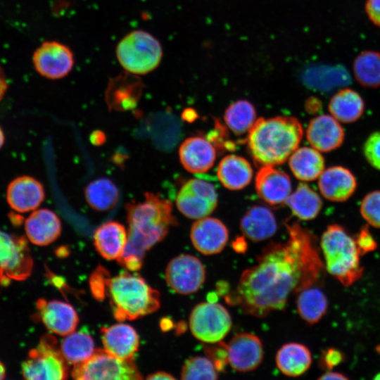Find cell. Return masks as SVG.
I'll return each instance as SVG.
<instances>
[{"instance_id": "cell-4", "label": "cell", "mask_w": 380, "mask_h": 380, "mask_svg": "<svg viewBox=\"0 0 380 380\" xmlns=\"http://www.w3.org/2000/svg\"><path fill=\"white\" fill-rule=\"evenodd\" d=\"M303 135L302 125L294 117L260 118L248 132L247 145L256 165L275 166L289 159Z\"/></svg>"}, {"instance_id": "cell-26", "label": "cell", "mask_w": 380, "mask_h": 380, "mask_svg": "<svg viewBox=\"0 0 380 380\" xmlns=\"http://www.w3.org/2000/svg\"><path fill=\"white\" fill-rule=\"evenodd\" d=\"M240 229L243 235L253 241H260L272 236L277 229L272 212L260 205L251 207L240 221Z\"/></svg>"}, {"instance_id": "cell-27", "label": "cell", "mask_w": 380, "mask_h": 380, "mask_svg": "<svg viewBox=\"0 0 380 380\" xmlns=\"http://www.w3.org/2000/svg\"><path fill=\"white\" fill-rule=\"evenodd\" d=\"M217 176L227 189L240 190L251 182L253 169L244 158L230 154L224 156L219 163Z\"/></svg>"}, {"instance_id": "cell-48", "label": "cell", "mask_w": 380, "mask_h": 380, "mask_svg": "<svg viewBox=\"0 0 380 380\" xmlns=\"http://www.w3.org/2000/svg\"><path fill=\"white\" fill-rule=\"evenodd\" d=\"M7 87H8L7 82H6L5 75L4 74L3 70L1 67L0 66V101L3 99L6 91Z\"/></svg>"}, {"instance_id": "cell-42", "label": "cell", "mask_w": 380, "mask_h": 380, "mask_svg": "<svg viewBox=\"0 0 380 380\" xmlns=\"http://www.w3.org/2000/svg\"><path fill=\"white\" fill-rule=\"evenodd\" d=\"M206 353L217 371H222L228 363L226 344L222 342L212 348H207Z\"/></svg>"}, {"instance_id": "cell-11", "label": "cell", "mask_w": 380, "mask_h": 380, "mask_svg": "<svg viewBox=\"0 0 380 380\" xmlns=\"http://www.w3.org/2000/svg\"><path fill=\"white\" fill-rule=\"evenodd\" d=\"M215 186L201 179H191L179 189L176 205L185 217L198 220L210 215L217 205Z\"/></svg>"}, {"instance_id": "cell-6", "label": "cell", "mask_w": 380, "mask_h": 380, "mask_svg": "<svg viewBox=\"0 0 380 380\" xmlns=\"http://www.w3.org/2000/svg\"><path fill=\"white\" fill-rule=\"evenodd\" d=\"M115 56L125 72L138 76L150 73L160 65L163 50L159 40L153 34L135 30L118 42Z\"/></svg>"}, {"instance_id": "cell-21", "label": "cell", "mask_w": 380, "mask_h": 380, "mask_svg": "<svg viewBox=\"0 0 380 380\" xmlns=\"http://www.w3.org/2000/svg\"><path fill=\"white\" fill-rule=\"evenodd\" d=\"M61 229L58 215L46 208L33 210L25 221L26 237L37 246H47L53 243L60 236Z\"/></svg>"}, {"instance_id": "cell-7", "label": "cell", "mask_w": 380, "mask_h": 380, "mask_svg": "<svg viewBox=\"0 0 380 380\" xmlns=\"http://www.w3.org/2000/svg\"><path fill=\"white\" fill-rule=\"evenodd\" d=\"M21 372L24 379L28 380H63L68 377V363L54 336H42L22 363Z\"/></svg>"}, {"instance_id": "cell-16", "label": "cell", "mask_w": 380, "mask_h": 380, "mask_svg": "<svg viewBox=\"0 0 380 380\" xmlns=\"http://www.w3.org/2000/svg\"><path fill=\"white\" fill-rule=\"evenodd\" d=\"M38 316L51 333L67 336L75 331L79 317L74 308L65 302L39 299L37 302Z\"/></svg>"}, {"instance_id": "cell-34", "label": "cell", "mask_w": 380, "mask_h": 380, "mask_svg": "<svg viewBox=\"0 0 380 380\" xmlns=\"http://www.w3.org/2000/svg\"><path fill=\"white\" fill-rule=\"evenodd\" d=\"M60 350L67 362L73 365L87 360L96 350L92 337L84 331H73L65 336Z\"/></svg>"}, {"instance_id": "cell-47", "label": "cell", "mask_w": 380, "mask_h": 380, "mask_svg": "<svg viewBox=\"0 0 380 380\" xmlns=\"http://www.w3.org/2000/svg\"><path fill=\"white\" fill-rule=\"evenodd\" d=\"M233 248L238 253H244L247 249V244L244 239L238 238L232 243Z\"/></svg>"}, {"instance_id": "cell-45", "label": "cell", "mask_w": 380, "mask_h": 380, "mask_svg": "<svg viewBox=\"0 0 380 380\" xmlns=\"http://www.w3.org/2000/svg\"><path fill=\"white\" fill-rule=\"evenodd\" d=\"M318 379H320V380L344 379L346 380V379H348V377L343 373L337 372H332L331 370V371H327L321 376H319Z\"/></svg>"}, {"instance_id": "cell-12", "label": "cell", "mask_w": 380, "mask_h": 380, "mask_svg": "<svg viewBox=\"0 0 380 380\" xmlns=\"http://www.w3.org/2000/svg\"><path fill=\"white\" fill-rule=\"evenodd\" d=\"M205 279L201 261L191 255L182 254L172 258L165 270V280L175 293L188 295L196 292Z\"/></svg>"}, {"instance_id": "cell-49", "label": "cell", "mask_w": 380, "mask_h": 380, "mask_svg": "<svg viewBox=\"0 0 380 380\" xmlns=\"http://www.w3.org/2000/svg\"><path fill=\"white\" fill-rule=\"evenodd\" d=\"M6 375V368L4 364L0 361V380L5 379Z\"/></svg>"}, {"instance_id": "cell-50", "label": "cell", "mask_w": 380, "mask_h": 380, "mask_svg": "<svg viewBox=\"0 0 380 380\" xmlns=\"http://www.w3.org/2000/svg\"><path fill=\"white\" fill-rule=\"evenodd\" d=\"M4 143V134L3 132L2 129L0 127V148L3 146Z\"/></svg>"}, {"instance_id": "cell-3", "label": "cell", "mask_w": 380, "mask_h": 380, "mask_svg": "<svg viewBox=\"0 0 380 380\" xmlns=\"http://www.w3.org/2000/svg\"><path fill=\"white\" fill-rule=\"evenodd\" d=\"M89 285L96 300L108 298L118 321L134 320L160 307L159 292L137 274L125 271L110 277L108 271L100 266L91 274Z\"/></svg>"}, {"instance_id": "cell-17", "label": "cell", "mask_w": 380, "mask_h": 380, "mask_svg": "<svg viewBox=\"0 0 380 380\" xmlns=\"http://www.w3.org/2000/svg\"><path fill=\"white\" fill-rule=\"evenodd\" d=\"M255 186L259 197L273 206L284 203L291 194L290 177L274 166L260 167Z\"/></svg>"}, {"instance_id": "cell-46", "label": "cell", "mask_w": 380, "mask_h": 380, "mask_svg": "<svg viewBox=\"0 0 380 380\" xmlns=\"http://www.w3.org/2000/svg\"><path fill=\"white\" fill-rule=\"evenodd\" d=\"M147 379L150 380H161V379H175V377L173 376L171 374L166 372L159 371L150 374L146 377Z\"/></svg>"}, {"instance_id": "cell-18", "label": "cell", "mask_w": 380, "mask_h": 380, "mask_svg": "<svg viewBox=\"0 0 380 380\" xmlns=\"http://www.w3.org/2000/svg\"><path fill=\"white\" fill-rule=\"evenodd\" d=\"M45 197L42 184L34 177L21 176L12 180L6 191V200L15 211L24 213L33 211Z\"/></svg>"}, {"instance_id": "cell-15", "label": "cell", "mask_w": 380, "mask_h": 380, "mask_svg": "<svg viewBox=\"0 0 380 380\" xmlns=\"http://www.w3.org/2000/svg\"><path fill=\"white\" fill-rule=\"evenodd\" d=\"M190 239L194 247L204 255H214L221 252L227 245L229 232L220 220L205 217L192 224Z\"/></svg>"}, {"instance_id": "cell-13", "label": "cell", "mask_w": 380, "mask_h": 380, "mask_svg": "<svg viewBox=\"0 0 380 380\" xmlns=\"http://www.w3.org/2000/svg\"><path fill=\"white\" fill-rule=\"evenodd\" d=\"M32 63L42 76L58 80L71 72L75 65V56L67 45L56 41H47L35 50Z\"/></svg>"}, {"instance_id": "cell-1", "label": "cell", "mask_w": 380, "mask_h": 380, "mask_svg": "<svg viewBox=\"0 0 380 380\" xmlns=\"http://www.w3.org/2000/svg\"><path fill=\"white\" fill-rule=\"evenodd\" d=\"M286 229L288 240L262 251L257 263L242 273L236 289L226 296L227 303L261 318L282 310L292 293L317 282L324 264L313 235L297 223Z\"/></svg>"}, {"instance_id": "cell-23", "label": "cell", "mask_w": 380, "mask_h": 380, "mask_svg": "<svg viewBox=\"0 0 380 380\" xmlns=\"http://www.w3.org/2000/svg\"><path fill=\"white\" fill-rule=\"evenodd\" d=\"M101 334L104 349L119 358L132 360L139 350V336L129 324L119 323L103 327Z\"/></svg>"}, {"instance_id": "cell-41", "label": "cell", "mask_w": 380, "mask_h": 380, "mask_svg": "<svg viewBox=\"0 0 380 380\" xmlns=\"http://www.w3.org/2000/svg\"><path fill=\"white\" fill-rule=\"evenodd\" d=\"M356 245L361 255L375 251L377 243L367 227H362L355 238Z\"/></svg>"}, {"instance_id": "cell-38", "label": "cell", "mask_w": 380, "mask_h": 380, "mask_svg": "<svg viewBox=\"0 0 380 380\" xmlns=\"http://www.w3.org/2000/svg\"><path fill=\"white\" fill-rule=\"evenodd\" d=\"M360 213L369 224L380 228V191H372L363 198Z\"/></svg>"}, {"instance_id": "cell-30", "label": "cell", "mask_w": 380, "mask_h": 380, "mask_svg": "<svg viewBox=\"0 0 380 380\" xmlns=\"http://www.w3.org/2000/svg\"><path fill=\"white\" fill-rule=\"evenodd\" d=\"M328 107L331 115L338 121L351 123L362 115L365 103L358 92L344 88L331 98Z\"/></svg>"}, {"instance_id": "cell-35", "label": "cell", "mask_w": 380, "mask_h": 380, "mask_svg": "<svg viewBox=\"0 0 380 380\" xmlns=\"http://www.w3.org/2000/svg\"><path fill=\"white\" fill-rule=\"evenodd\" d=\"M356 80L363 87L376 88L380 86V53L365 51L359 53L353 63Z\"/></svg>"}, {"instance_id": "cell-28", "label": "cell", "mask_w": 380, "mask_h": 380, "mask_svg": "<svg viewBox=\"0 0 380 380\" xmlns=\"http://www.w3.org/2000/svg\"><path fill=\"white\" fill-rule=\"evenodd\" d=\"M293 175L304 182L315 180L324 170V159L320 151L313 147L297 148L289 158Z\"/></svg>"}, {"instance_id": "cell-9", "label": "cell", "mask_w": 380, "mask_h": 380, "mask_svg": "<svg viewBox=\"0 0 380 380\" xmlns=\"http://www.w3.org/2000/svg\"><path fill=\"white\" fill-rule=\"evenodd\" d=\"M32 268L27 237L0 230V286L25 280L31 275Z\"/></svg>"}, {"instance_id": "cell-24", "label": "cell", "mask_w": 380, "mask_h": 380, "mask_svg": "<svg viewBox=\"0 0 380 380\" xmlns=\"http://www.w3.org/2000/svg\"><path fill=\"white\" fill-rule=\"evenodd\" d=\"M143 84L137 75L125 72L113 78L106 93L108 105L116 110H127L136 106L142 91Z\"/></svg>"}, {"instance_id": "cell-51", "label": "cell", "mask_w": 380, "mask_h": 380, "mask_svg": "<svg viewBox=\"0 0 380 380\" xmlns=\"http://www.w3.org/2000/svg\"><path fill=\"white\" fill-rule=\"evenodd\" d=\"M373 379L376 380H380V372L376 374Z\"/></svg>"}, {"instance_id": "cell-39", "label": "cell", "mask_w": 380, "mask_h": 380, "mask_svg": "<svg viewBox=\"0 0 380 380\" xmlns=\"http://www.w3.org/2000/svg\"><path fill=\"white\" fill-rule=\"evenodd\" d=\"M363 152L370 165L380 170V132L369 136L364 144Z\"/></svg>"}, {"instance_id": "cell-52", "label": "cell", "mask_w": 380, "mask_h": 380, "mask_svg": "<svg viewBox=\"0 0 380 380\" xmlns=\"http://www.w3.org/2000/svg\"><path fill=\"white\" fill-rule=\"evenodd\" d=\"M376 350L380 354V345L376 346Z\"/></svg>"}, {"instance_id": "cell-2", "label": "cell", "mask_w": 380, "mask_h": 380, "mask_svg": "<svg viewBox=\"0 0 380 380\" xmlns=\"http://www.w3.org/2000/svg\"><path fill=\"white\" fill-rule=\"evenodd\" d=\"M126 210L127 242L118 262L130 271H137L146 251L166 236L177 220L172 203L151 192L145 193L142 201L127 204Z\"/></svg>"}, {"instance_id": "cell-20", "label": "cell", "mask_w": 380, "mask_h": 380, "mask_svg": "<svg viewBox=\"0 0 380 380\" xmlns=\"http://www.w3.org/2000/svg\"><path fill=\"white\" fill-rule=\"evenodd\" d=\"M181 164L188 172L201 174L208 171L216 158L215 148L202 137L186 139L179 148Z\"/></svg>"}, {"instance_id": "cell-19", "label": "cell", "mask_w": 380, "mask_h": 380, "mask_svg": "<svg viewBox=\"0 0 380 380\" xmlns=\"http://www.w3.org/2000/svg\"><path fill=\"white\" fill-rule=\"evenodd\" d=\"M344 136V130L339 121L329 115L313 118L306 130L308 142L320 152H329L338 148L343 144Z\"/></svg>"}, {"instance_id": "cell-44", "label": "cell", "mask_w": 380, "mask_h": 380, "mask_svg": "<svg viewBox=\"0 0 380 380\" xmlns=\"http://www.w3.org/2000/svg\"><path fill=\"white\" fill-rule=\"evenodd\" d=\"M90 141L95 146H101L106 141L105 134L100 130L94 131L90 135Z\"/></svg>"}, {"instance_id": "cell-29", "label": "cell", "mask_w": 380, "mask_h": 380, "mask_svg": "<svg viewBox=\"0 0 380 380\" xmlns=\"http://www.w3.org/2000/svg\"><path fill=\"white\" fill-rule=\"evenodd\" d=\"M275 360L278 369L284 374L295 377L308 370L312 364V355L305 345L289 343L279 349Z\"/></svg>"}, {"instance_id": "cell-43", "label": "cell", "mask_w": 380, "mask_h": 380, "mask_svg": "<svg viewBox=\"0 0 380 380\" xmlns=\"http://www.w3.org/2000/svg\"><path fill=\"white\" fill-rule=\"evenodd\" d=\"M365 12L373 24L380 27V0H367Z\"/></svg>"}, {"instance_id": "cell-37", "label": "cell", "mask_w": 380, "mask_h": 380, "mask_svg": "<svg viewBox=\"0 0 380 380\" xmlns=\"http://www.w3.org/2000/svg\"><path fill=\"white\" fill-rule=\"evenodd\" d=\"M213 362L206 357H194L184 363L181 370V379L184 380L210 379L218 378Z\"/></svg>"}, {"instance_id": "cell-33", "label": "cell", "mask_w": 380, "mask_h": 380, "mask_svg": "<svg viewBox=\"0 0 380 380\" xmlns=\"http://www.w3.org/2000/svg\"><path fill=\"white\" fill-rule=\"evenodd\" d=\"M89 205L97 211H107L114 208L119 199L115 184L108 178H99L91 182L84 191Z\"/></svg>"}, {"instance_id": "cell-5", "label": "cell", "mask_w": 380, "mask_h": 380, "mask_svg": "<svg viewBox=\"0 0 380 380\" xmlns=\"http://www.w3.org/2000/svg\"><path fill=\"white\" fill-rule=\"evenodd\" d=\"M320 248L327 271L342 285L350 286L362 277L361 255L355 238L343 227L329 225L322 234Z\"/></svg>"}, {"instance_id": "cell-10", "label": "cell", "mask_w": 380, "mask_h": 380, "mask_svg": "<svg viewBox=\"0 0 380 380\" xmlns=\"http://www.w3.org/2000/svg\"><path fill=\"white\" fill-rule=\"evenodd\" d=\"M227 310L215 302L201 303L192 310L189 329L197 339L208 343H220L232 328Z\"/></svg>"}, {"instance_id": "cell-25", "label": "cell", "mask_w": 380, "mask_h": 380, "mask_svg": "<svg viewBox=\"0 0 380 380\" xmlns=\"http://www.w3.org/2000/svg\"><path fill=\"white\" fill-rule=\"evenodd\" d=\"M93 239L96 251L103 258L118 261L127 245V230L121 223L109 221L96 229Z\"/></svg>"}, {"instance_id": "cell-22", "label": "cell", "mask_w": 380, "mask_h": 380, "mask_svg": "<svg viewBox=\"0 0 380 380\" xmlns=\"http://www.w3.org/2000/svg\"><path fill=\"white\" fill-rule=\"evenodd\" d=\"M318 186L326 199L343 202L354 194L357 182L348 169L342 166H333L324 170L319 177Z\"/></svg>"}, {"instance_id": "cell-31", "label": "cell", "mask_w": 380, "mask_h": 380, "mask_svg": "<svg viewBox=\"0 0 380 380\" xmlns=\"http://www.w3.org/2000/svg\"><path fill=\"white\" fill-rule=\"evenodd\" d=\"M285 203L292 213L302 220H310L319 213L322 201L319 194L307 184L300 183Z\"/></svg>"}, {"instance_id": "cell-8", "label": "cell", "mask_w": 380, "mask_h": 380, "mask_svg": "<svg viewBox=\"0 0 380 380\" xmlns=\"http://www.w3.org/2000/svg\"><path fill=\"white\" fill-rule=\"evenodd\" d=\"M71 375L77 380H139L143 378L132 360L119 358L105 349H96L89 359L73 365Z\"/></svg>"}, {"instance_id": "cell-32", "label": "cell", "mask_w": 380, "mask_h": 380, "mask_svg": "<svg viewBox=\"0 0 380 380\" xmlns=\"http://www.w3.org/2000/svg\"><path fill=\"white\" fill-rule=\"evenodd\" d=\"M296 307L300 317L312 325L319 322L326 314L328 300L319 288L311 286L298 292Z\"/></svg>"}, {"instance_id": "cell-36", "label": "cell", "mask_w": 380, "mask_h": 380, "mask_svg": "<svg viewBox=\"0 0 380 380\" xmlns=\"http://www.w3.org/2000/svg\"><path fill=\"white\" fill-rule=\"evenodd\" d=\"M224 120L234 134L241 135L248 133L256 121L255 108L247 100H237L225 110Z\"/></svg>"}, {"instance_id": "cell-40", "label": "cell", "mask_w": 380, "mask_h": 380, "mask_svg": "<svg viewBox=\"0 0 380 380\" xmlns=\"http://www.w3.org/2000/svg\"><path fill=\"white\" fill-rule=\"evenodd\" d=\"M346 359L345 354L339 349L334 347L324 350L320 355L319 365L320 368L327 371H331L338 366Z\"/></svg>"}, {"instance_id": "cell-14", "label": "cell", "mask_w": 380, "mask_h": 380, "mask_svg": "<svg viewBox=\"0 0 380 380\" xmlns=\"http://www.w3.org/2000/svg\"><path fill=\"white\" fill-rule=\"evenodd\" d=\"M228 363L235 370L247 372L256 369L263 359L260 339L250 333L235 335L226 344Z\"/></svg>"}]
</instances>
